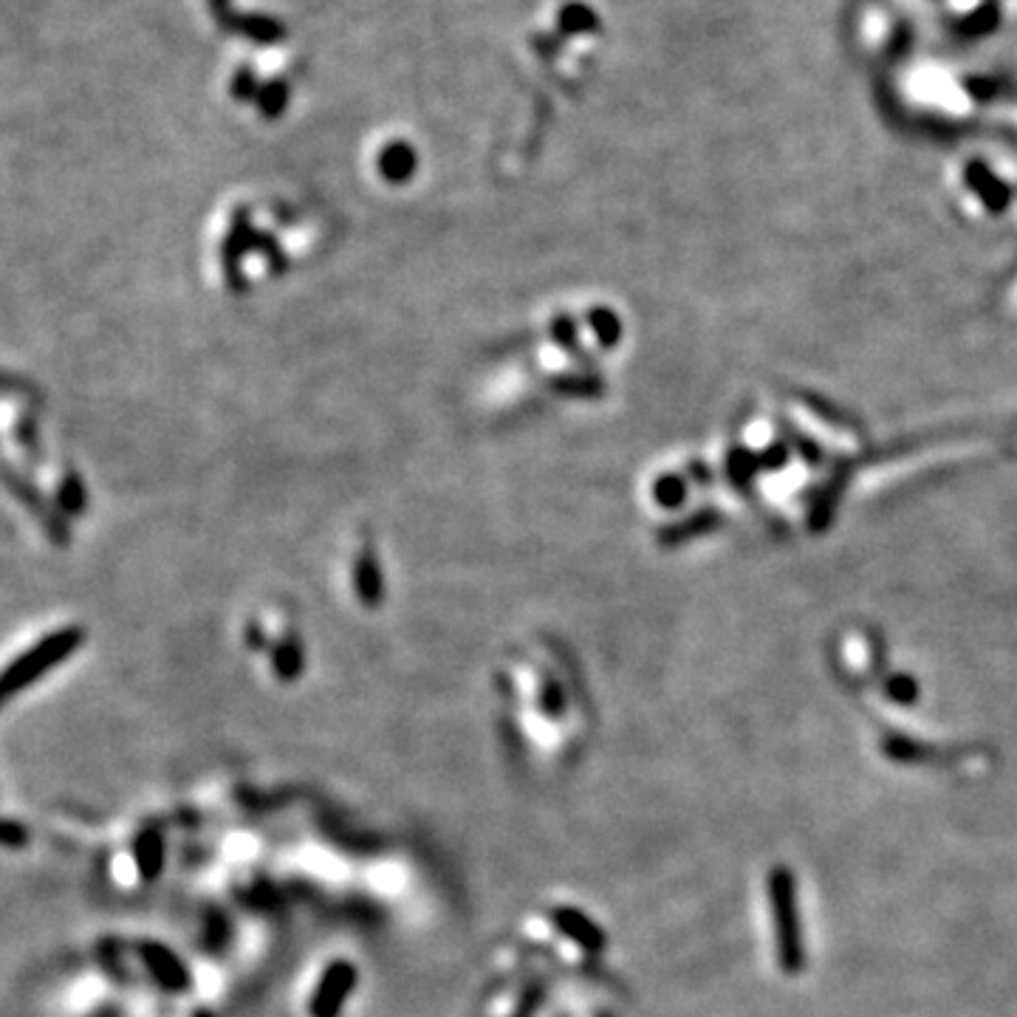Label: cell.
Instances as JSON below:
<instances>
[{"label": "cell", "mask_w": 1017, "mask_h": 1017, "mask_svg": "<svg viewBox=\"0 0 1017 1017\" xmlns=\"http://www.w3.org/2000/svg\"><path fill=\"white\" fill-rule=\"evenodd\" d=\"M769 899H772L778 964L786 975H797L803 969V938H800V919H797L794 877L786 868L772 870V877H769Z\"/></svg>", "instance_id": "cell-1"}, {"label": "cell", "mask_w": 1017, "mask_h": 1017, "mask_svg": "<svg viewBox=\"0 0 1017 1017\" xmlns=\"http://www.w3.org/2000/svg\"><path fill=\"white\" fill-rule=\"evenodd\" d=\"M356 984V969L350 964L337 961L325 969L317 993L312 998V1017H337Z\"/></svg>", "instance_id": "cell-2"}, {"label": "cell", "mask_w": 1017, "mask_h": 1017, "mask_svg": "<svg viewBox=\"0 0 1017 1017\" xmlns=\"http://www.w3.org/2000/svg\"><path fill=\"white\" fill-rule=\"evenodd\" d=\"M68 648H71V644H68V639H57V642H49L46 648H40L38 653H31V656H26L23 662L14 664V668L9 670V673L3 675V679H0V699H7L9 693H14V690H20L23 684H29V681L34 679V675H38L40 670L51 668V664H55L57 659L66 656Z\"/></svg>", "instance_id": "cell-3"}, {"label": "cell", "mask_w": 1017, "mask_h": 1017, "mask_svg": "<svg viewBox=\"0 0 1017 1017\" xmlns=\"http://www.w3.org/2000/svg\"><path fill=\"white\" fill-rule=\"evenodd\" d=\"M227 29L238 31V34H244V38H249L251 43L258 46H277L288 34L286 23L271 18V14H233L227 20Z\"/></svg>", "instance_id": "cell-4"}, {"label": "cell", "mask_w": 1017, "mask_h": 1017, "mask_svg": "<svg viewBox=\"0 0 1017 1017\" xmlns=\"http://www.w3.org/2000/svg\"><path fill=\"white\" fill-rule=\"evenodd\" d=\"M145 961H148L150 972H154V978L159 980L161 987L178 989L187 984V972L185 967H181V961H178L172 952H167L165 947L148 944V947H145Z\"/></svg>", "instance_id": "cell-5"}, {"label": "cell", "mask_w": 1017, "mask_h": 1017, "mask_svg": "<svg viewBox=\"0 0 1017 1017\" xmlns=\"http://www.w3.org/2000/svg\"><path fill=\"white\" fill-rule=\"evenodd\" d=\"M416 165L418 156L407 141H393V145H387L379 154V172L387 181H396V185L398 181H405V178H411Z\"/></svg>", "instance_id": "cell-6"}, {"label": "cell", "mask_w": 1017, "mask_h": 1017, "mask_svg": "<svg viewBox=\"0 0 1017 1017\" xmlns=\"http://www.w3.org/2000/svg\"><path fill=\"white\" fill-rule=\"evenodd\" d=\"M557 26L563 34H596L600 31V14L580 0H571L565 7H560Z\"/></svg>", "instance_id": "cell-7"}, {"label": "cell", "mask_w": 1017, "mask_h": 1017, "mask_svg": "<svg viewBox=\"0 0 1017 1017\" xmlns=\"http://www.w3.org/2000/svg\"><path fill=\"white\" fill-rule=\"evenodd\" d=\"M258 108L266 119H277L288 105V82L286 80H269L260 86L258 91Z\"/></svg>", "instance_id": "cell-8"}, {"label": "cell", "mask_w": 1017, "mask_h": 1017, "mask_svg": "<svg viewBox=\"0 0 1017 1017\" xmlns=\"http://www.w3.org/2000/svg\"><path fill=\"white\" fill-rule=\"evenodd\" d=\"M139 862L141 870H145V877H154L156 870L161 865V842L156 833H145L139 840Z\"/></svg>", "instance_id": "cell-9"}, {"label": "cell", "mask_w": 1017, "mask_h": 1017, "mask_svg": "<svg viewBox=\"0 0 1017 1017\" xmlns=\"http://www.w3.org/2000/svg\"><path fill=\"white\" fill-rule=\"evenodd\" d=\"M258 91H260L258 75L246 66L238 68L233 77V97L238 99V102H249V99H258Z\"/></svg>", "instance_id": "cell-10"}, {"label": "cell", "mask_w": 1017, "mask_h": 1017, "mask_svg": "<svg viewBox=\"0 0 1017 1017\" xmlns=\"http://www.w3.org/2000/svg\"><path fill=\"white\" fill-rule=\"evenodd\" d=\"M29 842V831L12 820H0V846L3 848H23Z\"/></svg>", "instance_id": "cell-11"}]
</instances>
